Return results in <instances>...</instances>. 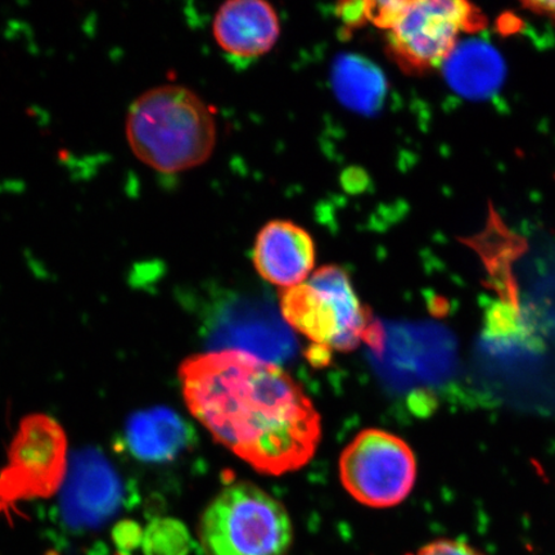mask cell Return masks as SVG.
I'll return each mask as SVG.
<instances>
[{"mask_svg": "<svg viewBox=\"0 0 555 555\" xmlns=\"http://www.w3.org/2000/svg\"><path fill=\"white\" fill-rule=\"evenodd\" d=\"M443 76L455 93L482 101L502 88L505 65L502 55L488 41L469 39L457 43L443 62Z\"/></svg>", "mask_w": 555, "mask_h": 555, "instance_id": "12", "label": "cell"}, {"mask_svg": "<svg viewBox=\"0 0 555 555\" xmlns=\"http://www.w3.org/2000/svg\"><path fill=\"white\" fill-rule=\"evenodd\" d=\"M179 377L192 414L260 474H288L314 456L321 416L280 365L228 349L186 359Z\"/></svg>", "mask_w": 555, "mask_h": 555, "instance_id": "1", "label": "cell"}, {"mask_svg": "<svg viewBox=\"0 0 555 555\" xmlns=\"http://www.w3.org/2000/svg\"><path fill=\"white\" fill-rule=\"evenodd\" d=\"M196 434L189 422L168 408H154L130 416L125 446L138 461L164 463L191 448Z\"/></svg>", "mask_w": 555, "mask_h": 555, "instance_id": "11", "label": "cell"}, {"mask_svg": "<svg viewBox=\"0 0 555 555\" xmlns=\"http://www.w3.org/2000/svg\"><path fill=\"white\" fill-rule=\"evenodd\" d=\"M125 491L113 464L95 448H86L72 456L60 512L72 530H93L121 508Z\"/></svg>", "mask_w": 555, "mask_h": 555, "instance_id": "8", "label": "cell"}, {"mask_svg": "<svg viewBox=\"0 0 555 555\" xmlns=\"http://www.w3.org/2000/svg\"><path fill=\"white\" fill-rule=\"evenodd\" d=\"M145 544L152 553L182 555L189 550L185 527L173 519H158L149 527Z\"/></svg>", "mask_w": 555, "mask_h": 555, "instance_id": "14", "label": "cell"}, {"mask_svg": "<svg viewBox=\"0 0 555 555\" xmlns=\"http://www.w3.org/2000/svg\"><path fill=\"white\" fill-rule=\"evenodd\" d=\"M280 307L289 327L324 352L351 351L362 343H379L376 324L359 301L349 275L339 267H323L300 286L282 289Z\"/></svg>", "mask_w": 555, "mask_h": 555, "instance_id": "3", "label": "cell"}, {"mask_svg": "<svg viewBox=\"0 0 555 555\" xmlns=\"http://www.w3.org/2000/svg\"><path fill=\"white\" fill-rule=\"evenodd\" d=\"M280 18L261 0H232L220 7L212 33L218 46L235 60H255L268 53L280 37Z\"/></svg>", "mask_w": 555, "mask_h": 555, "instance_id": "10", "label": "cell"}, {"mask_svg": "<svg viewBox=\"0 0 555 555\" xmlns=\"http://www.w3.org/2000/svg\"><path fill=\"white\" fill-rule=\"evenodd\" d=\"M344 488L360 504L390 508L405 501L416 478L411 447L397 435L365 429L339 457Z\"/></svg>", "mask_w": 555, "mask_h": 555, "instance_id": "6", "label": "cell"}, {"mask_svg": "<svg viewBox=\"0 0 555 555\" xmlns=\"http://www.w3.org/2000/svg\"><path fill=\"white\" fill-rule=\"evenodd\" d=\"M332 87L339 102L360 114L376 113L387 94L385 75L357 54L339 55L332 68Z\"/></svg>", "mask_w": 555, "mask_h": 555, "instance_id": "13", "label": "cell"}, {"mask_svg": "<svg viewBox=\"0 0 555 555\" xmlns=\"http://www.w3.org/2000/svg\"><path fill=\"white\" fill-rule=\"evenodd\" d=\"M66 454V435L57 422L41 414L26 416L9 464L0 470V517H10L20 502L52 496L64 481Z\"/></svg>", "mask_w": 555, "mask_h": 555, "instance_id": "7", "label": "cell"}, {"mask_svg": "<svg viewBox=\"0 0 555 555\" xmlns=\"http://www.w3.org/2000/svg\"><path fill=\"white\" fill-rule=\"evenodd\" d=\"M125 133L139 162L163 173L203 165L218 137L210 106L179 85L157 86L138 95L129 107Z\"/></svg>", "mask_w": 555, "mask_h": 555, "instance_id": "2", "label": "cell"}, {"mask_svg": "<svg viewBox=\"0 0 555 555\" xmlns=\"http://www.w3.org/2000/svg\"><path fill=\"white\" fill-rule=\"evenodd\" d=\"M204 555H286L294 541L284 505L259 486H228L207 505L198 525Z\"/></svg>", "mask_w": 555, "mask_h": 555, "instance_id": "4", "label": "cell"}, {"mask_svg": "<svg viewBox=\"0 0 555 555\" xmlns=\"http://www.w3.org/2000/svg\"><path fill=\"white\" fill-rule=\"evenodd\" d=\"M525 7L538 15L555 20V2H530L525 3Z\"/></svg>", "mask_w": 555, "mask_h": 555, "instance_id": "16", "label": "cell"}, {"mask_svg": "<svg viewBox=\"0 0 555 555\" xmlns=\"http://www.w3.org/2000/svg\"><path fill=\"white\" fill-rule=\"evenodd\" d=\"M254 263L262 280L273 286H300L315 267L314 241L293 221H269L256 237Z\"/></svg>", "mask_w": 555, "mask_h": 555, "instance_id": "9", "label": "cell"}, {"mask_svg": "<svg viewBox=\"0 0 555 555\" xmlns=\"http://www.w3.org/2000/svg\"><path fill=\"white\" fill-rule=\"evenodd\" d=\"M413 555H486L469 545L466 541L457 539H437L423 545Z\"/></svg>", "mask_w": 555, "mask_h": 555, "instance_id": "15", "label": "cell"}, {"mask_svg": "<svg viewBox=\"0 0 555 555\" xmlns=\"http://www.w3.org/2000/svg\"><path fill=\"white\" fill-rule=\"evenodd\" d=\"M486 18L460 0H409L388 31V52L405 73H425L443 65L464 31L483 29Z\"/></svg>", "mask_w": 555, "mask_h": 555, "instance_id": "5", "label": "cell"}]
</instances>
